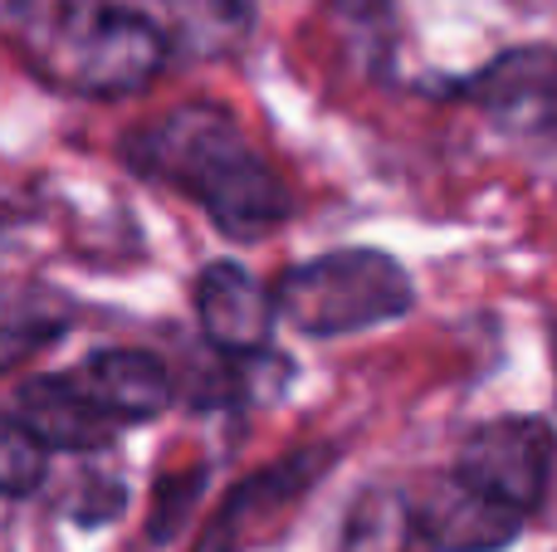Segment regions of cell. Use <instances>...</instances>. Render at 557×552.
I'll use <instances>...</instances> for the list:
<instances>
[{"label": "cell", "mask_w": 557, "mask_h": 552, "mask_svg": "<svg viewBox=\"0 0 557 552\" xmlns=\"http://www.w3.org/2000/svg\"><path fill=\"white\" fill-rule=\"evenodd\" d=\"M78 323V303L54 284H10L0 289V377L29 357L59 348Z\"/></svg>", "instance_id": "11"}, {"label": "cell", "mask_w": 557, "mask_h": 552, "mask_svg": "<svg viewBox=\"0 0 557 552\" xmlns=\"http://www.w3.org/2000/svg\"><path fill=\"white\" fill-rule=\"evenodd\" d=\"M196 494H201V475H186V479L166 475L162 479V489H157V509H152V538H157V543H162V538H172L176 528H182V518L191 514Z\"/></svg>", "instance_id": "15"}, {"label": "cell", "mask_w": 557, "mask_h": 552, "mask_svg": "<svg viewBox=\"0 0 557 552\" xmlns=\"http://www.w3.org/2000/svg\"><path fill=\"white\" fill-rule=\"evenodd\" d=\"M411 543H421L411 494L396 485H372L347 509L337 552H411Z\"/></svg>", "instance_id": "12"}, {"label": "cell", "mask_w": 557, "mask_h": 552, "mask_svg": "<svg viewBox=\"0 0 557 552\" xmlns=\"http://www.w3.org/2000/svg\"><path fill=\"white\" fill-rule=\"evenodd\" d=\"M172 29L166 39H182L196 54H225L255 29V0H162Z\"/></svg>", "instance_id": "13"}, {"label": "cell", "mask_w": 557, "mask_h": 552, "mask_svg": "<svg viewBox=\"0 0 557 552\" xmlns=\"http://www.w3.org/2000/svg\"><path fill=\"white\" fill-rule=\"evenodd\" d=\"M0 29L39 84L84 98L137 93L172 54L166 29L117 0H5Z\"/></svg>", "instance_id": "2"}, {"label": "cell", "mask_w": 557, "mask_h": 552, "mask_svg": "<svg viewBox=\"0 0 557 552\" xmlns=\"http://www.w3.org/2000/svg\"><path fill=\"white\" fill-rule=\"evenodd\" d=\"M455 479L480 489L484 499L513 509V514H539L553 479V430L543 416H499L484 421L465 436Z\"/></svg>", "instance_id": "4"}, {"label": "cell", "mask_w": 557, "mask_h": 552, "mask_svg": "<svg viewBox=\"0 0 557 552\" xmlns=\"http://www.w3.org/2000/svg\"><path fill=\"white\" fill-rule=\"evenodd\" d=\"M196 318L206 342L231 362L264 357L278 323L270 289L235 260H215L196 274Z\"/></svg>", "instance_id": "5"}, {"label": "cell", "mask_w": 557, "mask_h": 552, "mask_svg": "<svg viewBox=\"0 0 557 552\" xmlns=\"http://www.w3.org/2000/svg\"><path fill=\"white\" fill-rule=\"evenodd\" d=\"M333 460H337V450L304 446V450H294V455L264 465L260 475H250L221 509H215L211 528H206V538L196 552H240L245 534H255V528H264L270 518L284 514V509H294L298 499L333 469Z\"/></svg>", "instance_id": "7"}, {"label": "cell", "mask_w": 557, "mask_h": 552, "mask_svg": "<svg viewBox=\"0 0 557 552\" xmlns=\"http://www.w3.org/2000/svg\"><path fill=\"white\" fill-rule=\"evenodd\" d=\"M519 534H523V514L484 499L480 489L460 485L455 475H445L416 504V538L435 552H499Z\"/></svg>", "instance_id": "9"}, {"label": "cell", "mask_w": 557, "mask_h": 552, "mask_svg": "<svg viewBox=\"0 0 557 552\" xmlns=\"http://www.w3.org/2000/svg\"><path fill=\"white\" fill-rule=\"evenodd\" d=\"M362 5H376V0H362Z\"/></svg>", "instance_id": "16"}, {"label": "cell", "mask_w": 557, "mask_h": 552, "mask_svg": "<svg viewBox=\"0 0 557 552\" xmlns=\"http://www.w3.org/2000/svg\"><path fill=\"white\" fill-rule=\"evenodd\" d=\"M455 93L470 98L499 127L548 133L557 113V54L548 45H519L509 54L490 59L484 68H474L470 78H460Z\"/></svg>", "instance_id": "6"}, {"label": "cell", "mask_w": 557, "mask_h": 552, "mask_svg": "<svg viewBox=\"0 0 557 552\" xmlns=\"http://www.w3.org/2000/svg\"><path fill=\"white\" fill-rule=\"evenodd\" d=\"M133 176L186 196L225 240H264L294 215L284 176L255 152L245 127L221 103H176L137 123L117 142Z\"/></svg>", "instance_id": "1"}, {"label": "cell", "mask_w": 557, "mask_h": 552, "mask_svg": "<svg viewBox=\"0 0 557 552\" xmlns=\"http://www.w3.org/2000/svg\"><path fill=\"white\" fill-rule=\"evenodd\" d=\"M45 469H49V450L15 416H0V499L35 494Z\"/></svg>", "instance_id": "14"}, {"label": "cell", "mask_w": 557, "mask_h": 552, "mask_svg": "<svg viewBox=\"0 0 557 552\" xmlns=\"http://www.w3.org/2000/svg\"><path fill=\"white\" fill-rule=\"evenodd\" d=\"M15 421L45 450H64V455H84V450H98L117 436V426L98 411V401L84 391L74 367L29 377L15 397Z\"/></svg>", "instance_id": "8"}, {"label": "cell", "mask_w": 557, "mask_h": 552, "mask_svg": "<svg viewBox=\"0 0 557 552\" xmlns=\"http://www.w3.org/2000/svg\"><path fill=\"white\" fill-rule=\"evenodd\" d=\"M274 318L304 338H352L411 313V274L382 250H327L284 269L270 289Z\"/></svg>", "instance_id": "3"}, {"label": "cell", "mask_w": 557, "mask_h": 552, "mask_svg": "<svg viewBox=\"0 0 557 552\" xmlns=\"http://www.w3.org/2000/svg\"><path fill=\"white\" fill-rule=\"evenodd\" d=\"M74 372L88 397L98 401V411H103L117 430L147 426V421H157L176 401L172 372H166L152 352L108 348V352H94L88 362H78Z\"/></svg>", "instance_id": "10"}]
</instances>
